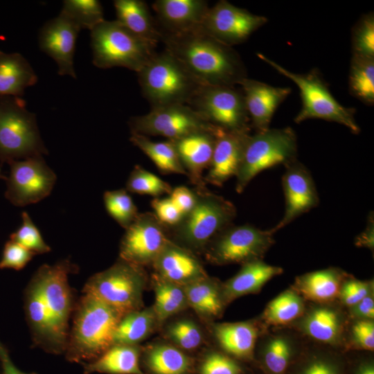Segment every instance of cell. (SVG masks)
Returning <instances> with one entry per match:
<instances>
[{"label": "cell", "instance_id": "cell-1", "mask_svg": "<svg viewBox=\"0 0 374 374\" xmlns=\"http://www.w3.org/2000/svg\"><path fill=\"white\" fill-rule=\"evenodd\" d=\"M78 270L69 259L42 265L24 293V311L34 344L49 353L65 352L75 301L68 277Z\"/></svg>", "mask_w": 374, "mask_h": 374}, {"label": "cell", "instance_id": "cell-2", "mask_svg": "<svg viewBox=\"0 0 374 374\" xmlns=\"http://www.w3.org/2000/svg\"><path fill=\"white\" fill-rule=\"evenodd\" d=\"M165 50L177 59L202 85L234 86L247 78V70L233 47L197 30L161 33Z\"/></svg>", "mask_w": 374, "mask_h": 374}, {"label": "cell", "instance_id": "cell-3", "mask_svg": "<svg viewBox=\"0 0 374 374\" xmlns=\"http://www.w3.org/2000/svg\"><path fill=\"white\" fill-rule=\"evenodd\" d=\"M73 314L66 358L71 362H91L113 345L115 330L123 315L88 294L76 302Z\"/></svg>", "mask_w": 374, "mask_h": 374}, {"label": "cell", "instance_id": "cell-4", "mask_svg": "<svg viewBox=\"0 0 374 374\" xmlns=\"http://www.w3.org/2000/svg\"><path fill=\"white\" fill-rule=\"evenodd\" d=\"M193 208L175 226L169 237L175 243L192 251L204 252L221 231L233 224L237 210L234 204L206 187L195 188Z\"/></svg>", "mask_w": 374, "mask_h": 374}, {"label": "cell", "instance_id": "cell-5", "mask_svg": "<svg viewBox=\"0 0 374 374\" xmlns=\"http://www.w3.org/2000/svg\"><path fill=\"white\" fill-rule=\"evenodd\" d=\"M137 74L142 93L152 108L188 105L204 86L166 50L156 52Z\"/></svg>", "mask_w": 374, "mask_h": 374}, {"label": "cell", "instance_id": "cell-6", "mask_svg": "<svg viewBox=\"0 0 374 374\" xmlns=\"http://www.w3.org/2000/svg\"><path fill=\"white\" fill-rule=\"evenodd\" d=\"M258 56L279 73L291 80L299 89L302 106L294 118L296 123L317 118L344 125L355 134L360 132V127L355 118V109L343 106L335 98L317 69L305 74L296 73L261 53H258Z\"/></svg>", "mask_w": 374, "mask_h": 374}, {"label": "cell", "instance_id": "cell-7", "mask_svg": "<svg viewBox=\"0 0 374 374\" xmlns=\"http://www.w3.org/2000/svg\"><path fill=\"white\" fill-rule=\"evenodd\" d=\"M48 154L36 116L20 97L0 96V163Z\"/></svg>", "mask_w": 374, "mask_h": 374}, {"label": "cell", "instance_id": "cell-8", "mask_svg": "<svg viewBox=\"0 0 374 374\" xmlns=\"http://www.w3.org/2000/svg\"><path fill=\"white\" fill-rule=\"evenodd\" d=\"M93 64L100 69L119 66L139 72L156 53L155 48L116 19L104 20L91 30Z\"/></svg>", "mask_w": 374, "mask_h": 374}, {"label": "cell", "instance_id": "cell-9", "mask_svg": "<svg viewBox=\"0 0 374 374\" xmlns=\"http://www.w3.org/2000/svg\"><path fill=\"white\" fill-rule=\"evenodd\" d=\"M297 137L290 127L269 128L249 135L235 176V190L241 193L260 172L297 159Z\"/></svg>", "mask_w": 374, "mask_h": 374}, {"label": "cell", "instance_id": "cell-10", "mask_svg": "<svg viewBox=\"0 0 374 374\" xmlns=\"http://www.w3.org/2000/svg\"><path fill=\"white\" fill-rule=\"evenodd\" d=\"M147 275L143 267L121 258L91 276L82 292L111 306L122 315L143 307Z\"/></svg>", "mask_w": 374, "mask_h": 374}, {"label": "cell", "instance_id": "cell-11", "mask_svg": "<svg viewBox=\"0 0 374 374\" xmlns=\"http://www.w3.org/2000/svg\"><path fill=\"white\" fill-rule=\"evenodd\" d=\"M274 234L251 224H232L211 241L204 251L206 258L221 265L262 260L275 242Z\"/></svg>", "mask_w": 374, "mask_h": 374}, {"label": "cell", "instance_id": "cell-12", "mask_svg": "<svg viewBox=\"0 0 374 374\" xmlns=\"http://www.w3.org/2000/svg\"><path fill=\"white\" fill-rule=\"evenodd\" d=\"M188 105L213 126L229 132H250L243 93L234 86H202Z\"/></svg>", "mask_w": 374, "mask_h": 374}, {"label": "cell", "instance_id": "cell-13", "mask_svg": "<svg viewBox=\"0 0 374 374\" xmlns=\"http://www.w3.org/2000/svg\"><path fill=\"white\" fill-rule=\"evenodd\" d=\"M131 132L146 136H161L176 141L200 131H213L217 127L206 122L187 105H172L153 107L150 112L132 117Z\"/></svg>", "mask_w": 374, "mask_h": 374}, {"label": "cell", "instance_id": "cell-14", "mask_svg": "<svg viewBox=\"0 0 374 374\" xmlns=\"http://www.w3.org/2000/svg\"><path fill=\"white\" fill-rule=\"evenodd\" d=\"M8 164L5 197L12 204H35L51 194L57 177L42 156L12 161Z\"/></svg>", "mask_w": 374, "mask_h": 374}, {"label": "cell", "instance_id": "cell-15", "mask_svg": "<svg viewBox=\"0 0 374 374\" xmlns=\"http://www.w3.org/2000/svg\"><path fill=\"white\" fill-rule=\"evenodd\" d=\"M169 239V228L153 212L139 213L125 229L119 258L143 267L152 265Z\"/></svg>", "mask_w": 374, "mask_h": 374}, {"label": "cell", "instance_id": "cell-16", "mask_svg": "<svg viewBox=\"0 0 374 374\" xmlns=\"http://www.w3.org/2000/svg\"><path fill=\"white\" fill-rule=\"evenodd\" d=\"M267 21L264 16L221 0L209 8L199 31L232 47L245 42Z\"/></svg>", "mask_w": 374, "mask_h": 374}, {"label": "cell", "instance_id": "cell-17", "mask_svg": "<svg viewBox=\"0 0 374 374\" xmlns=\"http://www.w3.org/2000/svg\"><path fill=\"white\" fill-rule=\"evenodd\" d=\"M284 166L282 186L285 209L281 220L269 229L274 233L319 204L315 183L309 170L297 159Z\"/></svg>", "mask_w": 374, "mask_h": 374}, {"label": "cell", "instance_id": "cell-18", "mask_svg": "<svg viewBox=\"0 0 374 374\" xmlns=\"http://www.w3.org/2000/svg\"><path fill=\"white\" fill-rule=\"evenodd\" d=\"M80 30L75 24L61 14L48 21L39 30V46L56 62L60 75L76 78L73 58Z\"/></svg>", "mask_w": 374, "mask_h": 374}, {"label": "cell", "instance_id": "cell-19", "mask_svg": "<svg viewBox=\"0 0 374 374\" xmlns=\"http://www.w3.org/2000/svg\"><path fill=\"white\" fill-rule=\"evenodd\" d=\"M152 8L161 32L176 35L199 30L209 7L204 0H157Z\"/></svg>", "mask_w": 374, "mask_h": 374}, {"label": "cell", "instance_id": "cell-20", "mask_svg": "<svg viewBox=\"0 0 374 374\" xmlns=\"http://www.w3.org/2000/svg\"><path fill=\"white\" fill-rule=\"evenodd\" d=\"M244 95L251 127L256 132L268 130L278 106L290 94V87H278L244 78L239 84Z\"/></svg>", "mask_w": 374, "mask_h": 374}, {"label": "cell", "instance_id": "cell-21", "mask_svg": "<svg viewBox=\"0 0 374 374\" xmlns=\"http://www.w3.org/2000/svg\"><path fill=\"white\" fill-rule=\"evenodd\" d=\"M246 132H229L217 129L211 163L204 179L206 184L221 187L240 168L246 140Z\"/></svg>", "mask_w": 374, "mask_h": 374}, {"label": "cell", "instance_id": "cell-22", "mask_svg": "<svg viewBox=\"0 0 374 374\" xmlns=\"http://www.w3.org/2000/svg\"><path fill=\"white\" fill-rule=\"evenodd\" d=\"M152 266L157 276L181 286L208 276L195 254L170 239Z\"/></svg>", "mask_w": 374, "mask_h": 374}, {"label": "cell", "instance_id": "cell-23", "mask_svg": "<svg viewBox=\"0 0 374 374\" xmlns=\"http://www.w3.org/2000/svg\"><path fill=\"white\" fill-rule=\"evenodd\" d=\"M217 129L194 132L172 141L188 177L195 188L206 186L203 172L211 163Z\"/></svg>", "mask_w": 374, "mask_h": 374}, {"label": "cell", "instance_id": "cell-24", "mask_svg": "<svg viewBox=\"0 0 374 374\" xmlns=\"http://www.w3.org/2000/svg\"><path fill=\"white\" fill-rule=\"evenodd\" d=\"M283 271L281 267L267 264L262 260L242 264L234 276L221 285L225 304L240 296L258 292L267 282Z\"/></svg>", "mask_w": 374, "mask_h": 374}, {"label": "cell", "instance_id": "cell-25", "mask_svg": "<svg viewBox=\"0 0 374 374\" xmlns=\"http://www.w3.org/2000/svg\"><path fill=\"white\" fill-rule=\"evenodd\" d=\"M214 336L220 347L234 359L252 361L259 330L250 321L215 323Z\"/></svg>", "mask_w": 374, "mask_h": 374}, {"label": "cell", "instance_id": "cell-26", "mask_svg": "<svg viewBox=\"0 0 374 374\" xmlns=\"http://www.w3.org/2000/svg\"><path fill=\"white\" fill-rule=\"evenodd\" d=\"M116 21L131 33L154 47L161 32L147 3L141 0H115Z\"/></svg>", "mask_w": 374, "mask_h": 374}, {"label": "cell", "instance_id": "cell-27", "mask_svg": "<svg viewBox=\"0 0 374 374\" xmlns=\"http://www.w3.org/2000/svg\"><path fill=\"white\" fill-rule=\"evenodd\" d=\"M37 81L35 72L21 54L0 50V96L21 98Z\"/></svg>", "mask_w": 374, "mask_h": 374}, {"label": "cell", "instance_id": "cell-28", "mask_svg": "<svg viewBox=\"0 0 374 374\" xmlns=\"http://www.w3.org/2000/svg\"><path fill=\"white\" fill-rule=\"evenodd\" d=\"M138 345L113 344L96 359L84 364V374H144Z\"/></svg>", "mask_w": 374, "mask_h": 374}, {"label": "cell", "instance_id": "cell-29", "mask_svg": "<svg viewBox=\"0 0 374 374\" xmlns=\"http://www.w3.org/2000/svg\"><path fill=\"white\" fill-rule=\"evenodd\" d=\"M344 274L335 268L309 272L296 278L294 290L304 298L327 303L339 296Z\"/></svg>", "mask_w": 374, "mask_h": 374}, {"label": "cell", "instance_id": "cell-30", "mask_svg": "<svg viewBox=\"0 0 374 374\" xmlns=\"http://www.w3.org/2000/svg\"><path fill=\"white\" fill-rule=\"evenodd\" d=\"M188 307L205 320L220 317L226 305L221 285L208 276L183 286Z\"/></svg>", "mask_w": 374, "mask_h": 374}, {"label": "cell", "instance_id": "cell-31", "mask_svg": "<svg viewBox=\"0 0 374 374\" xmlns=\"http://www.w3.org/2000/svg\"><path fill=\"white\" fill-rule=\"evenodd\" d=\"M143 362L152 374H190L193 359L173 344L157 343L148 347Z\"/></svg>", "mask_w": 374, "mask_h": 374}, {"label": "cell", "instance_id": "cell-32", "mask_svg": "<svg viewBox=\"0 0 374 374\" xmlns=\"http://www.w3.org/2000/svg\"><path fill=\"white\" fill-rule=\"evenodd\" d=\"M301 328L311 338L326 344L335 345L341 339L343 322L336 310L325 305L317 306L303 317Z\"/></svg>", "mask_w": 374, "mask_h": 374}, {"label": "cell", "instance_id": "cell-33", "mask_svg": "<svg viewBox=\"0 0 374 374\" xmlns=\"http://www.w3.org/2000/svg\"><path fill=\"white\" fill-rule=\"evenodd\" d=\"M130 140L152 161L161 172L188 177L172 141L154 142L148 136L133 132Z\"/></svg>", "mask_w": 374, "mask_h": 374}, {"label": "cell", "instance_id": "cell-34", "mask_svg": "<svg viewBox=\"0 0 374 374\" xmlns=\"http://www.w3.org/2000/svg\"><path fill=\"white\" fill-rule=\"evenodd\" d=\"M159 326L152 307L123 315L114 334L113 344L138 345Z\"/></svg>", "mask_w": 374, "mask_h": 374}, {"label": "cell", "instance_id": "cell-35", "mask_svg": "<svg viewBox=\"0 0 374 374\" xmlns=\"http://www.w3.org/2000/svg\"><path fill=\"white\" fill-rule=\"evenodd\" d=\"M152 282L155 297L152 308L159 326L188 307L183 286L166 280L154 273Z\"/></svg>", "mask_w": 374, "mask_h": 374}, {"label": "cell", "instance_id": "cell-36", "mask_svg": "<svg viewBox=\"0 0 374 374\" xmlns=\"http://www.w3.org/2000/svg\"><path fill=\"white\" fill-rule=\"evenodd\" d=\"M294 357V349L288 339L276 336L264 345L258 362L265 374H286Z\"/></svg>", "mask_w": 374, "mask_h": 374}, {"label": "cell", "instance_id": "cell-37", "mask_svg": "<svg viewBox=\"0 0 374 374\" xmlns=\"http://www.w3.org/2000/svg\"><path fill=\"white\" fill-rule=\"evenodd\" d=\"M348 89L364 104L374 103V58L353 56L350 60Z\"/></svg>", "mask_w": 374, "mask_h": 374}, {"label": "cell", "instance_id": "cell-38", "mask_svg": "<svg viewBox=\"0 0 374 374\" xmlns=\"http://www.w3.org/2000/svg\"><path fill=\"white\" fill-rule=\"evenodd\" d=\"M303 311L304 303L301 295L294 290H289L279 294L267 305L263 318L271 325H285L298 319Z\"/></svg>", "mask_w": 374, "mask_h": 374}, {"label": "cell", "instance_id": "cell-39", "mask_svg": "<svg viewBox=\"0 0 374 374\" xmlns=\"http://www.w3.org/2000/svg\"><path fill=\"white\" fill-rule=\"evenodd\" d=\"M60 14L80 30L90 31L105 20L103 6L98 0H65Z\"/></svg>", "mask_w": 374, "mask_h": 374}, {"label": "cell", "instance_id": "cell-40", "mask_svg": "<svg viewBox=\"0 0 374 374\" xmlns=\"http://www.w3.org/2000/svg\"><path fill=\"white\" fill-rule=\"evenodd\" d=\"M346 365L340 357L325 353H311L294 361L286 374H345Z\"/></svg>", "mask_w": 374, "mask_h": 374}, {"label": "cell", "instance_id": "cell-41", "mask_svg": "<svg viewBox=\"0 0 374 374\" xmlns=\"http://www.w3.org/2000/svg\"><path fill=\"white\" fill-rule=\"evenodd\" d=\"M103 201L108 214L125 229L139 215L136 206L125 188L105 191Z\"/></svg>", "mask_w": 374, "mask_h": 374}, {"label": "cell", "instance_id": "cell-42", "mask_svg": "<svg viewBox=\"0 0 374 374\" xmlns=\"http://www.w3.org/2000/svg\"><path fill=\"white\" fill-rule=\"evenodd\" d=\"M125 189L130 193L155 197L170 195L172 190L168 182L139 165L130 172Z\"/></svg>", "mask_w": 374, "mask_h": 374}, {"label": "cell", "instance_id": "cell-43", "mask_svg": "<svg viewBox=\"0 0 374 374\" xmlns=\"http://www.w3.org/2000/svg\"><path fill=\"white\" fill-rule=\"evenodd\" d=\"M166 335L175 346L182 350H193L203 341V335L198 325L191 319H181L170 323Z\"/></svg>", "mask_w": 374, "mask_h": 374}, {"label": "cell", "instance_id": "cell-44", "mask_svg": "<svg viewBox=\"0 0 374 374\" xmlns=\"http://www.w3.org/2000/svg\"><path fill=\"white\" fill-rule=\"evenodd\" d=\"M352 55L374 58V15H363L356 22L351 34Z\"/></svg>", "mask_w": 374, "mask_h": 374}, {"label": "cell", "instance_id": "cell-45", "mask_svg": "<svg viewBox=\"0 0 374 374\" xmlns=\"http://www.w3.org/2000/svg\"><path fill=\"white\" fill-rule=\"evenodd\" d=\"M20 226L10 235V240L21 244L35 255L51 251V247L44 240L39 229L26 211L21 213Z\"/></svg>", "mask_w": 374, "mask_h": 374}, {"label": "cell", "instance_id": "cell-46", "mask_svg": "<svg viewBox=\"0 0 374 374\" xmlns=\"http://www.w3.org/2000/svg\"><path fill=\"white\" fill-rule=\"evenodd\" d=\"M199 374H244L242 366L226 353L211 351L204 357Z\"/></svg>", "mask_w": 374, "mask_h": 374}, {"label": "cell", "instance_id": "cell-47", "mask_svg": "<svg viewBox=\"0 0 374 374\" xmlns=\"http://www.w3.org/2000/svg\"><path fill=\"white\" fill-rule=\"evenodd\" d=\"M35 254L11 240L7 241L0 259V269H22Z\"/></svg>", "mask_w": 374, "mask_h": 374}, {"label": "cell", "instance_id": "cell-48", "mask_svg": "<svg viewBox=\"0 0 374 374\" xmlns=\"http://www.w3.org/2000/svg\"><path fill=\"white\" fill-rule=\"evenodd\" d=\"M373 283L356 279L343 281L339 296L342 303L353 307L371 293Z\"/></svg>", "mask_w": 374, "mask_h": 374}, {"label": "cell", "instance_id": "cell-49", "mask_svg": "<svg viewBox=\"0 0 374 374\" xmlns=\"http://www.w3.org/2000/svg\"><path fill=\"white\" fill-rule=\"evenodd\" d=\"M151 206L157 218L169 229L176 226L184 216L170 197H156L151 201Z\"/></svg>", "mask_w": 374, "mask_h": 374}, {"label": "cell", "instance_id": "cell-50", "mask_svg": "<svg viewBox=\"0 0 374 374\" xmlns=\"http://www.w3.org/2000/svg\"><path fill=\"white\" fill-rule=\"evenodd\" d=\"M352 337L360 349L373 350L374 324L372 320H359L353 326Z\"/></svg>", "mask_w": 374, "mask_h": 374}, {"label": "cell", "instance_id": "cell-51", "mask_svg": "<svg viewBox=\"0 0 374 374\" xmlns=\"http://www.w3.org/2000/svg\"><path fill=\"white\" fill-rule=\"evenodd\" d=\"M169 195L170 199L183 215L188 213L195 204L196 194L195 190H192L184 186H179L172 188Z\"/></svg>", "mask_w": 374, "mask_h": 374}, {"label": "cell", "instance_id": "cell-52", "mask_svg": "<svg viewBox=\"0 0 374 374\" xmlns=\"http://www.w3.org/2000/svg\"><path fill=\"white\" fill-rule=\"evenodd\" d=\"M351 314L360 320H371L374 317V299L373 294L351 307Z\"/></svg>", "mask_w": 374, "mask_h": 374}, {"label": "cell", "instance_id": "cell-53", "mask_svg": "<svg viewBox=\"0 0 374 374\" xmlns=\"http://www.w3.org/2000/svg\"><path fill=\"white\" fill-rule=\"evenodd\" d=\"M366 227L355 239V245L373 249L374 247V219L373 214H369Z\"/></svg>", "mask_w": 374, "mask_h": 374}, {"label": "cell", "instance_id": "cell-54", "mask_svg": "<svg viewBox=\"0 0 374 374\" xmlns=\"http://www.w3.org/2000/svg\"><path fill=\"white\" fill-rule=\"evenodd\" d=\"M0 364L1 374H36L26 373L20 371L12 362L8 350L0 340Z\"/></svg>", "mask_w": 374, "mask_h": 374}, {"label": "cell", "instance_id": "cell-55", "mask_svg": "<svg viewBox=\"0 0 374 374\" xmlns=\"http://www.w3.org/2000/svg\"><path fill=\"white\" fill-rule=\"evenodd\" d=\"M352 374H374V364L371 359L358 362L353 369Z\"/></svg>", "mask_w": 374, "mask_h": 374}, {"label": "cell", "instance_id": "cell-56", "mask_svg": "<svg viewBox=\"0 0 374 374\" xmlns=\"http://www.w3.org/2000/svg\"><path fill=\"white\" fill-rule=\"evenodd\" d=\"M0 179L6 180L7 177L1 173V169H0Z\"/></svg>", "mask_w": 374, "mask_h": 374}]
</instances>
